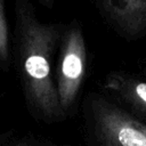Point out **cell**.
<instances>
[{
    "mask_svg": "<svg viewBox=\"0 0 146 146\" xmlns=\"http://www.w3.org/2000/svg\"><path fill=\"white\" fill-rule=\"evenodd\" d=\"M14 54L31 112L43 121L63 119L54 71V55L62 41L59 24L38 18L29 0H15Z\"/></svg>",
    "mask_w": 146,
    "mask_h": 146,
    "instance_id": "cell-1",
    "label": "cell"
},
{
    "mask_svg": "<svg viewBox=\"0 0 146 146\" xmlns=\"http://www.w3.org/2000/svg\"><path fill=\"white\" fill-rule=\"evenodd\" d=\"M86 66L87 48L83 32L78 24H72L63 32L56 66L57 94L65 114L75 104L84 80Z\"/></svg>",
    "mask_w": 146,
    "mask_h": 146,
    "instance_id": "cell-2",
    "label": "cell"
},
{
    "mask_svg": "<svg viewBox=\"0 0 146 146\" xmlns=\"http://www.w3.org/2000/svg\"><path fill=\"white\" fill-rule=\"evenodd\" d=\"M90 108L99 146H146L144 123L100 97L92 98Z\"/></svg>",
    "mask_w": 146,
    "mask_h": 146,
    "instance_id": "cell-3",
    "label": "cell"
},
{
    "mask_svg": "<svg viewBox=\"0 0 146 146\" xmlns=\"http://www.w3.org/2000/svg\"><path fill=\"white\" fill-rule=\"evenodd\" d=\"M103 17L125 39L146 32V0H96Z\"/></svg>",
    "mask_w": 146,
    "mask_h": 146,
    "instance_id": "cell-4",
    "label": "cell"
},
{
    "mask_svg": "<svg viewBox=\"0 0 146 146\" xmlns=\"http://www.w3.org/2000/svg\"><path fill=\"white\" fill-rule=\"evenodd\" d=\"M104 88L115 94L137 112L146 115V82L132 75L114 72L106 75Z\"/></svg>",
    "mask_w": 146,
    "mask_h": 146,
    "instance_id": "cell-5",
    "label": "cell"
},
{
    "mask_svg": "<svg viewBox=\"0 0 146 146\" xmlns=\"http://www.w3.org/2000/svg\"><path fill=\"white\" fill-rule=\"evenodd\" d=\"M10 31L5 8V0H0V62L2 70L10 63Z\"/></svg>",
    "mask_w": 146,
    "mask_h": 146,
    "instance_id": "cell-6",
    "label": "cell"
},
{
    "mask_svg": "<svg viewBox=\"0 0 146 146\" xmlns=\"http://www.w3.org/2000/svg\"><path fill=\"white\" fill-rule=\"evenodd\" d=\"M39 1H40L43 6H46V7H49V8H50V7L52 6V3H54V1H55V0H39Z\"/></svg>",
    "mask_w": 146,
    "mask_h": 146,
    "instance_id": "cell-7",
    "label": "cell"
},
{
    "mask_svg": "<svg viewBox=\"0 0 146 146\" xmlns=\"http://www.w3.org/2000/svg\"><path fill=\"white\" fill-rule=\"evenodd\" d=\"M144 130H145V132H146V124H144Z\"/></svg>",
    "mask_w": 146,
    "mask_h": 146,
    "instance_id": "cell-8",
    "label": "cell"
}]
</instances>
